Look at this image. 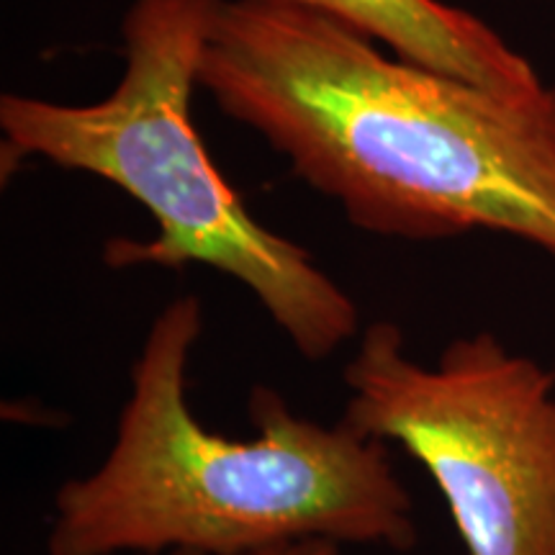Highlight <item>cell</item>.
Segmentation results:
<instances>
[{
    "label": "cell",
    "mask_w": 555,
    "mask_h": 555,
    "mask_svg": "<svg viewBox=\"0 0 555 555\" xmlns=\"http://www.w3.org/2000/svg\"><path fill=\"white\" fill-rule=\"evenodd\" d=\"M198 88L360 232H496L555 260V88L496 93L319 13L253 0L221 3Z\"/></svg>",
    "instance_id": "1"
},
{
    "label": "cell",
    "mask_w": 555,
    "mask_h": 555,
    "mask_svg": "<svg viewBox=\"0 0 555 555\" xmlns=\"http://www.w3.org/2000/svg\"><path fill=\"white\" fill-rule=\"evenodd\" d=\"M204 304L159 309L99 466L54 491L47 555H247L304 540L406 553L414 502L386 442L249 391V435L206 427L189 401Z\"/></svg>",
    "instance_id": "2"
},
{
    "label": "cell",
    "mask_w": 555,
    "mask_h": 555,
    "mask_svg": "<svg viewBox=\"0 0 555 555\" xmlns=\"http://www.w3.org/2000/svg\"><path fill=\"white\" fill-rule=\"evenodd\" d=\"M224 0H131L124 16V73L106 99L57 103L0 99V168L29 159L88 172L147 208L150 240L114 237L108 268L204 266L258 298L301 358L319 363L356 343L352 296L294 240L268 229L208 157L193 90L208 31Z\"/></svg>",
    "instance_id": "3"
},
{
    "label": "cell",
    "mask_w": 555,
    "mask_h": 555,
    "mask_svg": "<svg viewBox=\"0 0 555 555\" xmlns=\"http://www.w3.org/2000/svg\"><path fill=\"white\" fill-rule=\"evenodd\" d=\"M343 422L425 468L466 555H555V371L491 332L435 363L371 322L343 367Z\"/></svg>",
    "instance_id": "4"
},
{
    "label": "cell",
    "mask_w": 555,
    "mask_h": 555,
    "mask_svg": "<svg viewBox=\"0 0 555 555\" xmlns=\"http://www.w3.org/2000/svg\"><path fill=\"white\" fill-rule=\"evenodd\" d=\"M335 21L393 57L506 95H540L547 82L483 18L442 0H253Z\"/></svg>",
    "instance_id": "5"
},
{
    "label": "cell",
    "mask_w": 555,
    "mask_h": 555,
    "mask_svg": "<svg viewBox=\"0 0 555 555\" xmlns=\"http://www.w3.org/2000/svg\"><path fill=\"white\" fill-rule=\"evenodd\" d=\"M165 555H198V553H165ZM247 555H343V547L335 543H327V540H304V543L268 547V551L247 553Z\"/></svg>",
    "instance_id": "6"
}]
</instances>
